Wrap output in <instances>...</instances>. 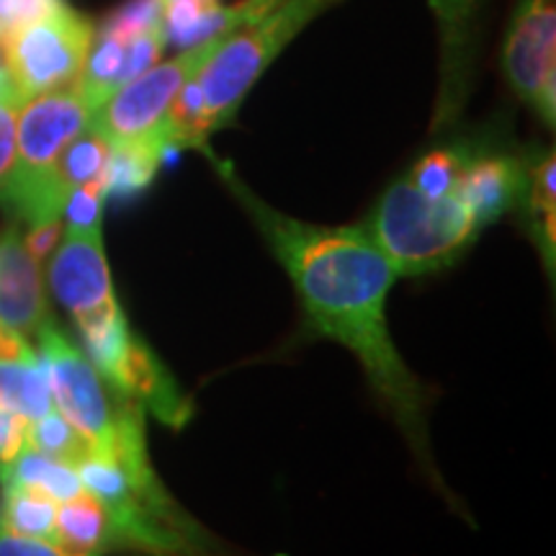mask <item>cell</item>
<instances>
[{
    "instance_id": "obj_15",
    "label": "cell",
    "mask_w": 556,
    "mask_h": 556,
    "mask_svg": "<svg viewBox=\"0 0 556 556\" xmlns=\"http://www.w3.org/2000/svg\"><path fill=\"white\" fill-rule=\"evenodd\" d=\"M178 148L165 139H144V142L111 144L103 189L106 199H135L137 193L150 189L160 165L176 155Z\"/></svg>"
},
{
    "instance_id": "obj_11",
    "label": "cell",
    "mask_w": 556,
    "mask_h": 556,
    "mask_svg": "<svg viewBox=\"0 0 556 556\" xmlns=\"http://www.w3.org/2000/svg\"><path fill=\"white\" fill-rule=\"evenodd\" d=\"M50 319L39 261L26 248L16 222L0 232V325L18 336H37Z\"/></svg>"
},
{
    "instance_id": "obj_8",
    "label": "cell",
    "mask_w": 556,
    "mask_h": 556,
    "mask_svg": "<svg viewBox=\"0 0 556 556\" xmlns=\"http://www.w3.org/2000/svg\"><path fill=\"white\" fill-rule=\"evenodd\" d=\"M225 37L201 41V45L180 52L178 58L152 65L135 80L124 83L93 111L90 127L99 131L109 144L144 142V139H165L168 142L163 122L170 103L176 101L186 83L197 78Z\"/></svg>"
},
{
    "instance_id": "obj_28",
    "label": "cell",
    "mask_w": 556,
    "mask_h": 556,
    "mask_svg": "<svg viewBox=\"0 0 556 556\" xmlns=\"http://www.w3.org/2000/svg\"><path fill=\"white\" fill-rule=\"evenodd\" d=\"M0 556H65L50 541L21 536V533L0 528Z\"/></svg>"
},
{
    "instance_id": "obj_22",
    "label": "cell",
    "mask_w": 556,
    "mask_h": 556,
    "mask_svg": "<svg viewBox=\"0 0 556 556\" xmlns=\"http://www.w3.org/2000/svg\"><path fill=\"white\" fill-rule=\"evenodd\" d=\"M163 0H127V3L119 5L103 21L99 31L129 45V41L142 37V34L155 31L163 26Z\"/></svg>"
},
{
    "instance_id": "obj_3",
    "label": "cell",
    "mask_w": 556,
    "mask_h": 556,
    "mask_svg": "<svg viewBox=\"0 0 556 556\" xmlns=\"http://www.w3.org/2000/svg\"><path fill=\"white\" fill-rule=\"evenodd\" d=\"M338 0H281L261 16L235 26L197 75L208 131L227 127L276 54Z\"/></svg>"
},
{
    "instance_id": "obj_19",
    "label": "cell",
    "mask_w": 556,
    "mask_h": 556,
    "mask_svg": "<svg viewBox=\"0 0 556 556\" xmlns=\"http://www.w3.org/2000/svg\"><path fill=\"white\" fill-rule=\"evenodd\" d=\"M58 505L45 492L31 490V486H3L0 497V528L50 541L54 539V518H58Z\"/></svg>"
},
{
    "instance_id": "obj_21",
    "label": "cell",
    "mask_w": 556,
    "mask_h": 556,
    "mask_svg": "<svg viewBox=\"0 0 556 556\" xmlns=\"http://www.w3.org/2000/svg\"><path fill=\"white\" fill-rule=\"evenodd\" d=\"M471 152L475 150L464 148V144H458V148H441V150L428 152L426 157L417 160V165L407 178L430 199L446 197V193L456 191L458 176H462V170L467 168Z\"/></svg>"
},
{
    "instance_id": "obj_14",
    "label": "cell",
    "mask_w": 556,
    "mask_h": 556,
    "mask_svg": "<svg viewBox=\"0 0 556 556\" xmlns=\"http://www.w3.org/2000/svg\"><path fill=\"white\" fill-rule=\"evenodd\" d=\"M111 144L93 127L80 131L73 142L62 150V155L54 165L50 184H47V214L52 219L62 217V208L70 193L78 186L101 180L106 173Z\"/></svg>"
},
{
    "instance_id": "obj_20",
    "label": "cell",
    "mask_w": 556,
    "mask_h": 556,
    "mask_svg": "<svg viewBox=\"0 0 556 556\" xmlns=\"http://www.w3.org/2000/svg\"><path fill=\"white\" fill-rule=\"evenodd\" d=\"M26 446L45 456L58 458L62 464H70V467H78L83 458L93 451L86 438L80 435V430L73 422H67L58 409L29 422Z\"/></svg>"
},
{
    "instance_id": "obj_29",
    "label": "cell",
    "mask_w": 556,
    "mask_h": 556,
    "mask_svg": "<svg viewBox=\"0 0 556 556\" xmlns=\"http://www.w3.org/2000/svg\"><path fill=\"white\" fill-rule=\"evenodd\" d=\"M60 238H62V219H50V222H41V225L29 227V232L24 235V242L34 258L41 263L47 255L54 253Z\"/></svg>"
},
{
    "instance_id": "obj_4",
    "label": "cell",
    "mask_w": 556,
    "mask_h": 556,
    "mask_svg": "<svg viewBox=\"0 0 556 556\" xmlns=\"http://www.w3.org/2000/svg\"><path fill=\"white\" fill-rule=\"evenodd\" d=\"M93 109L75 86L34 96L18 109L16 155L0 184V206L24 225H41L47 214V184L62 150L90 127ZM62 219V217H60Z\"/></svg>"
},
{
    "instance_id": "obj_5",
    "label": "cell",
    "mask_w": 556,
    "mask_h": 556,
    "mask_svg": "<svg viewBox=\"0 0 556 556\" xmlns=\"http://www.w3.org/2000/svg\"><path fill=\"white\" fill-rule=\"evenodd\" d=\"M86 356L122 402L148 407L160 422L180 428L193 413L191 400L142 338L135 336L119 302L75 319Z\"/></svg>"
},
{
    "instance_id": "obj_25",
    "label": "cell",
    "mask_w": 556,
    "mask_h": 556,
    "mask_svg": "<svg viewBox=\"0 0 556 556\" xmlns=\"http://www.w3.org/2000/svg\"><path fill=\"white\" fill-rule=\"evenodd\" d=\"M21 101L16 90H3L0 93V184L9 178L13 155H16V122Z\"/></svg>"
},
{
    "instance_id": "obj_1",
    "label": "cell",
    "mask_w": 556,
    "mask_h": 556,
    "mask_svg": "<svg viewBox=\"0 0 556 556\" xmlns=\"http://www.w3.org/2000/svg\"><path fill=\"white\" fill-rule=\"evenodd\" d=\"M214 168H219L276 258L289 270L312 328L356 353L368 381L397 417L409 443L417 454L428 456L426 389L405 366L387 328L384 304L397 281V270L387 255L364 227H317L291 219L255 199L232 168L217 160Z\"/></svg>"
},
{
    "instance_id": "obj_23",
    "label": "cell",
    "mask_w": 556,
    "mask_h": 556,
    "mask_svg": "<svg viewBox=\"0 0 556 556\" xmlns=\"http://www.w3.org/2000/svg\"><path fill=\"white\" fill-rule=\"evenodd\" d=\"M106 189L101 180H90L70 193L62 208V217L67 219L65 232H101L103 206H106Z\"/></svg>"
},
{
    "instance_id": "obj_17",
    "label": "cell",
    "mask_w": 556,
    "mask_h": 556,
    "mask_svg": "<svg viewBox=\"0 0 556 556\" xmlns=\"http://www.w3.org/2000/svg\"><path fill=\"white\" fill-rule=\"evenodd\" d=\"M526 165V184L520 204L528 212V225L533 229L548 270L554 268L556 250V157L554 152H541L536 160Z\"/></svg>"
},
{
    "instance_id": "obj_6",
    "label": "cell",
    "mask_w": 556,
    "mask_h": 556,
    "mask_svg": "<svg viewBox=\"0 0 556 556\" xmlns=\"http://www.w3.org/2000/svg\"><path fill=\"white\" fill-rule=\"evenodd\" d=\"M37 340L54 409L80 430L90 448L114 454L124 430L144 415V407L116 397L86 353L52 319L41 325Z\"/></svg>"
},
{
    "instance_id": "obj_13",
    "label": "cell",
    "mask_w": 556,
    "mask_h": 556,
    "mask_svg": "<svg viewBox=\"0 0 556 556\" xmlns=\"http://www.w3.org/2000/svg\"><path fill=\"white\" fill-rule=\"evenodd\" d=\"M52 544L65 556H103L116 548H129L116 513L88 492L58 505Z\"/></svg>"
},
{
    "instance_id": "obj_16",
    "label": "cell",
    "mask_w": 556,
    "mask_h": 556,
    "mask_svg": "<svg viewBox=\"0 0 556 556\" xmlns=\"http://www.w3.org/2000/svg\"><path fill=\"white\" fill-rule=\"evenodd\" d=\"M0 405L29 422L54 409L45 364L34 348L21 356L0 358Z\"/></svg>"
},
{
    "instance_id": "obj_18",
    "label": "cell",
    "mask_w": 556,
    "mask_h": 556,
    "mask_svg": "<svg viewBox=\"0 0 556 556\" xmlns=\"http://www.w3.org/2000/svg\"><path fill=\"white\" fill-rule=\"evenodd\" d=\"M0 486H31V490L50 495L54 503H67L83 492L75 467L39 454L29 446L21 451L9 467L0 469Z\"/></svg>"
},
{
    "instance_id": "obj_24",
    "label": "cell",
    "mask_w": 556,
    "mask_h": 556,
    "mask_svg": "<svg viewBox=\"0 0 556 556\" xmlns=\"http://www.w3.org/2000/svg\"><path fill=\"white\" fill-rule=\"evenodd\" d=\"M433 9L438 24H441V37L448 52V65L454 62L456 52L467 45V31L475 16L477 0H428Z\"/></svg>"
},
{
    "instance_id": "obj_2",
    "label": "cell",
    "mask_w": 556,
    "mask_h": 556,
    "mask_svg": "<svg viewBox=\"0 0 556 556\" xmlns=\"http://www.w3.org/2000/svg\"><path fill=\"white\" fill-rule=\"evenodd\" d=\"M364 229L397 276H422L448 266L479 235L456 191L430 199L407 176L389 186Z\"/></svg>"
},
{
    "instance_id": "obj_27",
    "label": "cell",
    "mask_w": 556,
    "mask_h": 556,
    "mask_svg": "<svg viewBox=\"0 0 556 556\" xmlns=\"http://www.w3.org/2000/svg\"><path fill=\"white\" fill-rule=\"evenodd\" d=\"M26 435H29V420L0 405V469L9 467L26 448Z\"/></svg>"
},
{
    "instance_id": "obj_9",
    "label": "cell",
    "mask_w": 556,
    "mask_h": 556,
    "mask_svg": "<svg viewBox=\"0 0 556 556\" xmlns=\"http://www.w3.org/2000/svg\"><path fill=\"white\" fill-rule=\"evenodd\" d=\"M503 67L518 99L556 122V0H520L505 37Z\"/></svg>"
},
{
    "instance_id": "obj_26",
    "label": "cell",
    "mask_w": 556,
    "mask_h": 556,
    "mask_svg": "<svg viewBox=\"0 0 556 556\" xmlns=\"http://www.w3.org/2000/svg\"><path fill=\"white\" fill-rule=\"evenodd\" d=\"M67 0H0V41L16 31L18 26L29 24V21L45 16Z\"/></svg>"
},
{
    "instance_id": "obj_12",
    "label": "cell",
    "mask_w": 556,
    "mask_h": 556,
    "mask_svg": "<svg viewBox=\"0 0 556 556\" xmlns=\"http://www.w3.org/2000/svg\"><path fill=\"white\" fill-rule=\"evenodd\" d=\"M526 184V165L510 155L471 152L467 168L456 184V197L467 204L479 229L497 222L520 204Z\"/></svg>"
},
{
    "instance_id": "obj_10",
    "label": "cell",
    "mask_w": 556,
    "mask_h": 556,
    "mask_svg": "<svg viewBox=\"0 0 556 556\" xmlns=\"http://www.w3.org/2000/svg\"><path fill=\"white\" fill-rule=\"evenodd\" d=\"M47 281L73 319L116 302L101 232H65L50 261Z\"/></svg>"
},
{
    "instance_id": "obj_30",
    "label": "cell",
    "mask_w": 556,
    "mask_h": 556,
    "mask_svg": "<svg viewBox=\"0 0 556 556\" xmlns=\"http://www.w3.org/2000/svg\"><path fill=\"white\" fill-rule=\"evenodd\" d=\"M163 3H176V0H163ZM206 3H219V0H206Z\"/></svg>"
},
{
    "instance_id": "obj_7",
    "label": "cell",
    "mask_w": 556,
    "mask_h": 556,
    "mask_svg": "<svg viewBox=\"0 0 556 556\" xmlns=\"http://www.w3.org/2000/svg\"><path fill=\"white\" fill-rule=\"evenodd\" d=\"M96 26L65 3L18 26L0 41V58L21 101L75 86L86 67Z\"/></svg>"
}]
</instances>
